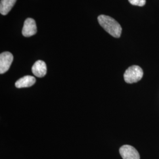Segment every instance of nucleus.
<instances>
[{
  "label": "nucleus",
  "instance_id": "obj_1",
  "mask_svg": "<svg viewBox=\"0 0 159 159\" xmlns=\"http://www.w3.org/2000/svg\"><path fill=\"white\" fill-rule=\"evenodd\" d=\"M98 21L108 34L116 38L120 37L122 31L121 27L114 18L106 15H100L98 17Z\"/></svg>",
  "mask_w": 159,
  "mask_h": 159
},
{
  "label": "nucleus",
  "instance_id": "obj_2",
  "mask_svg": "<svg viewBox=\"0 0 159 159\" xmlns=\"http://www.w3.org/2000/svg\"><path fill=\"white\" fill-rule=\"evenodd\" d=\"M143 71L138 66H132L125 70L124 79L125 82L129 84L137 83L142 79Z\"/></svg>",
  "mask_w": 159,
  "mask_h": 159
},
{
  "label": "nucleus",
  "instance_id": "obj_3",
  "mask_svg": "<svg viewBox=\"0 0 159 159\" xmlns=\"http://www.w3.org/2000/svg\"><path fill=\"white\" fill-rule=\"evenodd\" d=\"M13 61V56L11 52L6 51L0 54V73L4 74L10 67Z\"/></svg>",
  "mask_w": 159,
  "mask_h": 159
},
{
  "label": "nucleus",
  "instance_id": "obj_4",
  "mask_svg": "<svg viewBox=\"0 0 159 159\" xmlns=\"http://www.w3.org/2000/svg\"><path fill=\"white\" fill-rule=\"evenodd\" d=\"M120 154L123 159H140V154L136 149L130 145H124L120 148Z\"/></svg>",
  "mask_w": 159,
  "mask_h": 159
},
{
  "label": "nucleus",
  "instance_id": "obj_5",
  "mask_svg": "<svg viewBox=\"0 0 159 159\" xmlns=\"http://www.w3.org/2000/svg\"><path fill=\"white\" fill-rule=\"evenodd\" d=\"M37 25L34 19L31 18H27L23 25L22 34L24 37H29L37 33Z\"/></svg>",
  "mask_w": 159,
  "mask_h": 159
},
{
  "label": "nucleus",
  "instance_id": "obj_6",
  "mask_svg": "<svg viewBox=\"0 0 159 159\" xmlns=\"http://www.w3.org/2000/svg\"><path fill=\"white\" fill-rule=\"evenodd\" d=\"M32 72L37 77H43L47 73V66L44 61L38 60L32 67Z\"/></svg>",
  "mask_w": 159,
  "mask_h": 159
},
{
  "label": "nucleus",
  "instance_id": "obj_7",
  "mask_svg": "<svg viewBox=\"0 0 159 159\" xmlns=\"http://www.w3.org/2000/svg\"><path fill=\"white\" fill-rule=\"evenodd\" d=\"M36 80L33 76L31 75H25L22 78L18 80L16 82L15 85L17 88H25V87H30L34 85L35 83Z\"/></svg>",
  "mask_w": 159,
  "mask_h": 159
},
{
  "label": "nucleus",
  "instance_id": "obj_8",
  "mask_svg": "<svg viewBox=\"0 0 159 159\" xmlns=\"http://www.w3.org/2000/svg\"><path fill=\"white\" fill-rule=\"evenodd\" d=\"M17 0H1L0 12L2 15L6 16L11 11L16 4Z\"/></svg>",
  "mask_w": 159,
  "mask_h": 159
},
{
  "label": "nucleus",
  "instance_id": "obj_9",
  "mask_svg": "<svg viewBox=\"0 0 159 159\" xmlns=\"http://www.w3.org/2000/svg\"><path fill=\"white\" fill-rule=\"evenodd\" d=\"M129 1L133 6L142 7L146 4V0H129Z\"/></svg>",
  "mask_w": 159,
  "mask_h": 159
}]
</instances>
